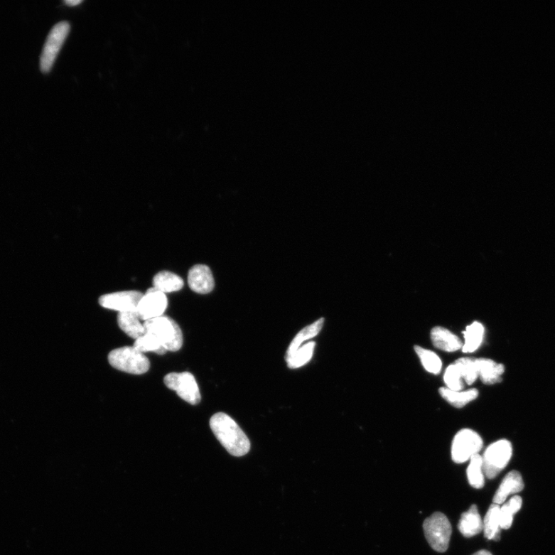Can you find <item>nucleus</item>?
<instances>
[{"mask_svg": "<svg viewBox=\"0 0 555 555\" xmlns=\"http://www.w3.org/2000/svg\"><path fill=\"white\" fill-rule=\"evenodd\" d=\"M70 30V23L62 21L54 26L45 41L41 57V69L43 72L51 70L63 43L65 42Z\"/></svg>", "mask_w": 555, "mask_h": 555, "instance_id": "0eeeda50", "label": "nucleus"}, {"mask_svg": "<svg viewBox=\"0 0 555 555\" xmlns=\"http://www.w3.org/2000/svg\"><path fill=\"white\" fill-rule=\"evenodd\" d=\"M188 283L190 289L199 294L211 293L215 287L212 271L205 265H196L190 269Z\"/></svg>", "mask_w": 555, "mask_h": 555, "instance_id": "9b49d317", "label": "nucleus"}, {"mask_svg": "<svg viewBox=\"0 0 555 555\" xmlns=\"http://www.w3.org/2000/svg\"><path fill=\"white\" fill-rule=\"evenodd\" d=\"M108 361L114 368L131 375H141L150 369L149 358L134 347L112 350L108 355Z\"/></svg>", "mask_w": 555, "mask_h": 555, "instance_id": "7ed1b4c3", "label": "nucleus"}, {"mask_svg": "<svg viewBox=\"0 0 555 555\" xmlns=\"http://www.w3.org/2000/svg\"><path fill=\"white\" fill-rule=\"evenodd\" d=\"M479 378L486 385H493L502 381V376L505 371L502 363L487 358L477 359Z\"/></svg>", "mask_w": 555, "mask_h": 555, "instance_id": "4468645a", "label": "nucleus"}, {"mask_svg": "<svg viewBox=\"0 0 555 555\" xmlns=\"http://www.w3.org/2000/svg\"><path fill=\"white\" fill-rule=\"evenodd\" d=\"M484 522L477 505H473L468 511L463 513L458 523L460 532L466 538H471L483 532Z\"/></svg>", "mask_w": 555, "mask_h": 555, "instance_id": "2eb2a0df", "label": "nucleus"}, {"mask_svg": "<svg viewBox=\"0 0 555 555\" xmlns=\"http://www.w3.org/2000/svg\"><path fill=\"white\" fill-rule=\"evenodd\" d=\"M483 439L475 431L462 429L455 435L451 447V457L457 463H465L479 454L483 448Z\"/></svg>", "mask_w": 555, "mask_h": 555, "instance_id": "423d86ee", "label": "nucleus"}, {"mask_svg": "<svg viewBox=\"0 0 555 555\" xmlns=\"http://www.w3.org/2000/svg\"><path fill=\"white\" fill-rule=\"evenodd\" d=\"M512 453L510 441L500 440L491 443L482 456L485 475L488 479L495 478L510 462Z\"/></svg>", "mask_w": 555, "mask_h": 555, "instance_id": "39448f33", "label": "nucleus"}, {"mask_svg": "<svg viewBox=\"0 0 555 555\" xmlns=\"http://www.w3.org/2000/svg\"><path fill=\"white\" fill-rule=\"evenodd\" d=\"M165 384L185 402L197 405L201 402V394L195 377L188 372H171L163 379Z\"/></svg>", "mask_w": 555, "mask_h": 555, "instance_id": "6e6552de", "label": "nucleus"}, {"mask_svg": "<svg viewBox=\"0 0 555 555\" xmlns=\"http://www.w3.org/2000/svg\"><path fill=\"white\" fill-rule=\"evenodd\" d=\"M415 352L427 371L434 375H438L442 370L443 363L438 355L434 352L424 349L420 345H415Z\"/></svg>", "mask_w": 555, "mask_h": 555, "instance_id": "5701e85b", "label": "nucleus"}, {"mask_svg": "<svg viewBox=\"0 0 555 555\" xmlns=\"http://www.w3.org/2000/svg\"><path fill=\"white\" fill-rule=\"evenodd\" d=\"M144 294L138 291H124L106 294L99 298L102 307L122 313L136 312L139 303Z\"/></svg>", "mask_w": 555, "mask_h": 555, "instance_id": "9d476101", "label": "nucleus"}, {"mask_svg": "<svg viewBox=\"0 0 555 555\" xmlns=\"http://www.w3.org/2000/svg\"><path fill=\"white\" fill-rule=\"evenodd\" d=\"M153 288L163 293L177 292L184 286V280L170 271H161L153 279Z\"/></svg>", "mask_w": 555, "mask_h": 555, "instance_id": "6ab92c4d", "label": "nucleus"}, {"mask_svg": "<svg viewBox=\"0 0 555 555\" xmlns=\"http://www.w3.org/2000/svg\"><path fill=\"white\" fill-rule=\"evenodd\" d=\"M455 365L460 372V375L468 385H472L479 378L477 359L463 357L455 361Z\"/></svg>", "mask_w": 555, "mask_h": 555, "instance_id": "393cba45", "label": "nucleus"}, {"mask_svg": "<svg viewBox=\"0 0 555 555\" xmlns=\"http://www.w3.org/2000/svg\"><path fill=\"white\" fill-rule=\"evenodd\" d=\"M145 330L153 334L167 351H178L183 345V334L172 318L162 316L144 322Z\"/></svg>", "mask_w": 555, "mask_h": 555, "instance_id": "f03ea898", "label": "nucleus"}, {"mask_svg": "<svg viewBox=\"0 0 555 555\" xmlns=\"http://www.w3.org/2000/svg\"><path fill=\"white\" fill-rule=\"evenodd\" d=\"M463 333L465 343H463L462 351L471 353L477 351L483 343L485 329L480 323L474 322L467 326L466 330Z\"/></svg>", "mask_w": 555, "mask_h": 555, "instance_id": "a211bd4d", "label": "nucleus"}, {"mask_svg": "<svg viewBox=\"0 0 555 555\" xmlns=\"http://www.w3.org/2000/svg\"><path fill=\"white\" fill-rule=\"evenodd\" d=\"M65 3L70 6H74L81 4L82 0H66Z\"/></svg>", "mask_w": 555, "mask_h": 555, "instance_id": "c85d7f7f", "label": "nucleus"}, {"mask_svg": "<svg viewBox=\"0 0 555 555\" xmlns=\"http://www.w3.org/2000/svg\"><path fill=\"white\" fill-rule=\"evenodd\" d=\"M524 487V484L520 473L517 470L509 472L496 491L493 504H504L509 495L521 492Z\"/></svg>", "mask_w": 555, "mask_h": 555, "instance_id": "f8f14e48", "label": "nucleus"}, {"mask_svg": "<svg viewBox=\"0 0 555 555\" xmlns=\"http://www.w3.org/2000/svg\"><path fill=\"white\" fill-rule=\"evenodd\" d=\"M423 527L426 539L434 551L443 553L448 549L452 527L447 516L435 512L426 518Z\"/></svg>", "mask_w": 555, "mask_h": 555, "instance_id": "20e7f679", "label": "nucleus"}, {"mask_svg": "<svg viewBox=\"0 0 555 555\" xmlns=\"http://www.w3.org/2000/svg\"><path fill=\"white\" fill-rule=\"evenodd\" d=\"M136 312L122 313L117 316V323L122 330L134 340H138L146 333L144 323Z\"/></svg>", "mask_w": 555, "mask_h": 555, "instance_id": "dca6fc26", "label": "nucleus"}, {"mask_svg": "<svg viewBox=\"0 0 555 555\" xmlns=\"http://www.w3.org/2000/svg\"><path fill=\"white\" fill-rule=\"evenodd\" d=\"M500 505L492 504L485 515L483 532L488 540L499 541L500 539Z\"/></svg>", "mask_w": 555, "mask_h": 555, "instance_id": "412c9836", "label": "nucleus"}, {"mask_svg": "<svg viewBox=\"0 0 555 555\" xmlns=\"http://www.w3.org/2000/svg\"><path fill=\"white\" fill-rule=\"evenodd\" d=\"M467 475L471 487L480 489L485 486L483 460H482L480 454L475 455L470 460L469 466L467 469Z\"/></svg>", "mask_w": 555, "mask_h": 555, "instance_id": "b1692460", "label": "nucleus"}, {"mask_svg": "<svg viewBox=\"0 0 555 555\" xmlns=\"http://www.w3.org/2000/svg\"><path fill=\"white\" fill-rule=\"evenodd\" d=\"M210 426L216 438L232 456L242 457L249 452L251 443L247 436L229 415L215 414L211 418Z\"/></svg>", "mask_w": 555, "mask_h": 555, "instance_id": "f257e3e1", "label": "nucleus"}, {"mask_svg": "<svg viewBox=\"0 0 555 555\" xmlns=\"http://www.w3.org/2000/svg\"><path fill=\"white\" fill-rule=\"evenodd\" d=\"M473 555H492V554H491L490 552H489L488 551H486V550H481V551H479L476 552L475 554H474Z\"/></svg>", "mask_w": 555, "mask_h": 555, "instance_id": "c756f323", "label": "nucleus"}, {"mask_svg": "<svg viewBox=\"0 0 555 555\" xmlns=\"http://www.w3.org/2000/svg\"><path fill=\"white\" fill-rule=\"evenodd\" d=\"M134 347L143 353L153 352L158 355H163L167 352L156 336L148 332L135 340Z\"/></svg>", "mask_w": 555, "mask_h": 555, "instance_id": "bb28decb", "label": "nucleus"}, {"mask_svg": "<svg viewBox=\"0 0 555 555\" xmlns=\"http://www.w3.org/2000/svg\"><path fill=\"white\" fill-rule=\"evenodd\" d=\"M431 336L432 343L436 349L448 352L462 350L463 343L458 336L443 327H434Z\"/></svg>", "mask_w": 555, "mask_h": 555, "instance_id": "ddd939ff", "label": "nucleus"}, {"mask_svg": "<svg viewBox=\"0 0 555 555\" xmlns=\"http://www.w3.org/2000/svg\"><path fill=\"white\" fill-rule=\"evenodd\" d=\"M168 308V298L165 293L156 288L149 289L144 294L136 308V313L144 322L161 317Z\"/></svg>", "mask_w": 555, "mask_h": 555, "instance_id": "1a4fd4ad", "label": "nucleus"}, {"mask_svg": "<svg viewBox=\"0 0 555 555\" xmlns=\"http://www.w3.org/2000/svg\"><path fill=\"white\" fill-rule=\"evenodd\" d=\"M324 324V318H320L314 323L305 327L300 331L290 343L286 355V360L289 359L301 347L303 343L308 340H311L320 333Z\"/></svg>", "mask_w": 555, "mask_h": 555, "instance_id": "aec40b11", "label": "nucleus"}, {"mask_svg": "<svg viewBox=\"0 0 555 555\" xmlns=\"http://www.w3.org/2000/svg\"><path fill=\"white\" fill-rule=\"evenodd\" d=\"M522 498L520 496H514L508 502L500 509V529L507 530L512 525L514 515L521 510Z\"/></svg>", "mask_w": 555, "mask_h": 555, "instance_id": "4be33fe9", "label": "nucleus"}, {"mask_svg": "<svg viewBox=\"0 0 555 555\" xmlns=\"http://www.w3.org/2000/svg\"><path fill=\"white\" fill-rule=\"evenodd\" d=\"M443 380L446 386L449 389L453 391H460L465 388V381H463L460 372L454 363L446 369L443 376Z\"/></svg>", "mask_w": 555, "mask_h": 555, "instance_id": "cd10ccee", "label": "nucleus"}, {"mask_svg": "<svg viewBox=\"0 0 555 555\" xmlns=\"http://www.w3.org/2000/svg\"><path fill=\"white\" fill-rule=\"evenodd\" d=\"M441 396L451 405L456 408L465 406L478 397L479 392L475 388L468 390L453 391L447 387L439 389Z\"/></svg>", "mask_w": 555, "mask_h": 555, "instance_id": "f3484780", "label": "nucleus"}, {"mask_svg": "<svg viewBox=\"0 0 555 555\" xmlns=\"http://www.w3.org/2000/svg\"><path fill=\"white\" fill-rule=\"evenodd\" d=\"M315 347V342H309L303 345L292 357L286 360L288 367L293 370L305 366L306 363L312 360Z\"/></svg>", "mask_w": 555, "mask_h": 555, "instance_id": "a878e982", "label": "nucleus"}]
</instances>
